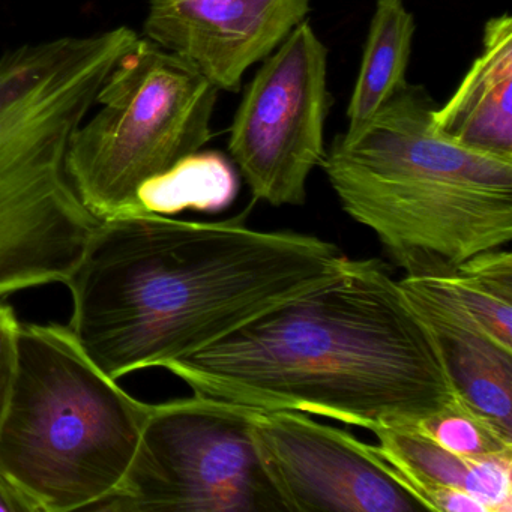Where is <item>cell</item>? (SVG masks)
I'll list each match as a JSON object with an SVG mask.
<instances>
[{"mask_svg":"<svg viewBox=\"0 0 512 512\" xmlns=\"http://www.w3.org/2000/svg\"><path fill=\"white\" fill-rule=\"evenodd\" d=\"M242 217L100 221L65 286L68 328L112 379L205 349L337 278L349 257L319 236Z\"/></svg>","mask_w":512,"mask_h":512,"instance_id":"6da1fadb","label":"cell"},{"mask_svg":"<svg viewBox=\"0 0 512 512\" xmlns=\"http://www.w3.org/2000/svg\"><path fill=\"white\" fill-rule=\"evenodd\" d=\"M163 368L196 395L371 433L466 403L433 329L377 259H347L325 286Z\"/></svg>","mask_w":512,"mask_h":512,"instance_id":"7a4b0ae2","label":"cell"},{"mask_svg":"<svg viewBox=\"0 0 512 512\" xmlns=\"http://www.w3.org/2000/svg\"><path fill=\"white\" fill-rule=\"evenodd\" d=\"M434 109L424 88L406 83L364 130L338 134L320 166L343 211L415 277L512 239V160L452 142L434 127Z\"/></svg>","mask_w":512,"mask_h":512,"instance_id":"3957f363","label":"cell"},{"mask_svg":"<svg viewBox=\"0 0 512 512\" xmlns=\"http://www.w3.org/2000/svg\"><path fill=\"white\" fill-rule=\"evenodd\" d=\"M136 32L25 46L0 59V301L65 284L100 220L65 170L74 131Z\"/></svg>","mask_w":512,"mask_h":512,"instance_id":"277c9868","label":"cell"},{"mask_svg":"<svg viewBox=\"0 0 512 512\" xmlns=\"http://www.w3.org/2000/svg\"><path fill=\"white\" fill-rule=\"evenodd\" d=\"M148 410L67 325L22 323L0 476L31 512L95 511L127 476Z\"/></svg>","mask_w":512,"mask_h":512,"instance_id":"5b68a950","label":"cell"},{"mask_svg":"<svg viewBox=\"0 0 512 512\" xmlns=\"http://www.w3.org/2000/svg\"><path fill=\"white\" fill-rule=\"evenodd\" d=\"M218 89L148 38H137L98 91L100 112L77 127L65 170L98 220L140 212V188L212 139Z\"/></svg>","mask_w":512,"mask_h":512,"instance_id":"8992f818","label":"cell"},{"mask_svg":"<svg viewBox=\"0 0 512 512\" xmlns=\"http://www.w3.org/2000/svg\"><path fill=\"white\" fill-rule=\"evenodd\" d=\"M256 410L196 394L149 404L127 476L95 511H286L251 437Z\"/></svg>","mask_w":512,"mask_h":512,"instance_id":"52a82bcc","label":"cell"},{"mask_svg":"<svg viewBox=\"0 0 512 512\" xmlns=\"http://www.w3.org/2000/svg\"><path fill=\"white\" fill-rule=\"evenodd\" d=\"M263 61L233 118L229 152L254 200L302 206L326 155L328 49L304 20Z\"/></svg>","mask_w":512,"mask_h":512,"instance_id":"ba28073f","label":"cell"},{"mask_svg":"<svg viewBox=\"0 0 512 512\" xmlns=\"http://www.w3.org/2000/svg\"><path fill=\"white\" fill-rule=\"evenodd\" d=\"M250 433L286 511H427L376 445L349 431L307 413L257 409Z\"/></svg>","mask_w":512,"mask_h":512,"instance_id":"9c48e42d","label":"cell"},{"mask_svg":"<svg viewBox=\"0 0 512 512\" xmlns=\"http://www.w3.org/2000/svg\"><path fill=\"white\" fill-rule=\"evenodd\" d=\"M311 0H149L145 38L190 65L218 91L238 92L307 20Z\"/></svg>","mask_w":512,"mask_h":512,"instance_id":"30bf717a","label":"cell"},{"mask_svg":"<svg viewBox=\"0 0 512 512\" xmlns=\"http://www.w3.org/2000/svg\"><path fill=\"white\" fill-rule=\"evenodd\" d=\"M433 124L452 142L512 160V19L485 23L482 49L452 97L433 110Z\"/></svg>","mask_w":512,"mask_h":512,"instance_id":"8fae6325","label":"cell"},{"mask_svg":"<svg viewBox=\"0 0 512 512\" xmlns=\"http://www.w3.org/2000/svg\"><path fill=\"white\" fill-rule=\"evenodd\" d=\"M376 448L403 476L427 511L443 512L451 491H466L488 512L512 511V455L467 457L449 451L415 425L374 431Z\"/></svg>","mask_w":512,"mask_h":512,"instance_id":"7c38bea8","label":"cell"},{"mask_svg":"<svg viewBox=\"0 0 512 512\" xmlns=\"http://www.w3.org/2000/svg\"><path fill=\"white\" fill-rule=\"evenodd\" d=\"M403 290L433 329L458 395L512 437V349L434 299Z\"/></svg>","mask_w":512,"mask_h":512,"instance_id":"4fadbf2b","label":"cell"},{"mask_svg":"<svg viewBox=\"0 0 512 512\" xmlns=\"http://www.w3.org/2000/svg\"><path fill=\"white\" fill-rule=\"evenodd\" d=\"M400 283L466 317L488 337L512 349L511 251H484L442 274L406 275Z\"/></svg>","mask_w":512,"mask_h":512,"instance_id":"5bb4252c","label":"cell"},{"mask_svg":"<svg viewBox=\"0 0 512 512\" xmlns=\"http://www.w3.org/2000/svg\"><path fill=\"white\" fill-rule=\"evenodd\" d=\"M416 23L403 0H377L358 79L347 107L346 137L364 130L406 85Z\"/></svg>","mask_w":512,"mask_h":512,"instance_id":"9a60e30c","label":"cell"},{"mask_svg":"<svg viewBox=\"0 0 512 512\" xmlns=\"http://www.w3.org/2000/svg\"><path fill=\"white\" fill-rule=\"evenodd\" d=\"M238 193V175L229 161L217 152H197L146 182L137 203L140 212L166 217L184 211L218 214L235 202Z\"/></svg>","mask_w":512,"mask_h":512,"instance_id":"2e32d148","label":"cell"},{"mask_svg":"<svg viewBox=\"0 0 512 512\" xmlns=\"http://www.w3.org/2000/svg\"><path fill=\"white\" fill-rule=\"evenodd\" d=\"M413 425L457 454L467 457L512 455V437L506 436L466 403L455 404Z\"/></svg>","mask_w":512,"mask_h":512,"instance_id":"e0dca14e","label":"cell"},{"mask_svg":"<svg viewBox=\"0 0 512 512\" xmlns=\"http://www.w3.org/2000/svg\"><path fill=\"white\" fill-rule=\"evenodd\" d=\"M20 326L22 323L14 308L0 301V425L7 412L16 377Z\"/></svg>","mask_w":512,"mask_h":512,"instance_id":"ac0fdd59","label":"cell"},{"mask_svg":"<svg viewBox=\"0 0 512 512\" xmlns=\"http://www.w3.org/2000/svg\"><path fill=\"white\" fill-rule=\"evenodd\" d=\"M0 512H31L25 500L0 476Z\"/></svg>","mask_w":512,"mask_h":512,"instance_id":"d6986e66","label":"cell"}]
</instances>
